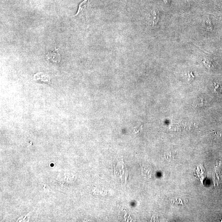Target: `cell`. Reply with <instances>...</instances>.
I'll return each mask as SVG.
<instances>
[{
  "mask_svg": "<svg viewBox=\"0 0 222 222\" xmlns=\"http://www.w3.org/2000/svg\"><path fill=\"white\" fill-rule=\"evenodd\" d=\"M89 10V0H84L79 5L78 12L73 17H83L86 21H87Z\"/></svg>",
  "mask_w": 222,
  "mask_h": 222,
  "instance_id": "cell-1",
  "label": "cell"
},
{
  "mask_svg": "<svg viewBox=\"0 0 222 222\" xmlns=\"http://www.w3.org/2000/svg\"><path fill=\"white\" fill-rule=\"evenodd\" d=\"M147 19L151 26H154L157 25L160 19L159 10L155 8L149 10L147 14Z\"/></svg>",
  "mask_w": 222,
  "mask_h": 222,
  "instance_id": "cell-2",
  "label": "cell"
},
{
  "mask_svg": "<svg viewBox=\"0 0 222 222\" xmlns=\"http://www.w3.org/2000/svg\"><path fill=\"white\" fill-rule=\"evenodd\" d=\"M48 59L53 62L59 63L61 61V56L59 53V49L55 48V50L52 52H49L46 54Z\"/></svg>",
  "mask_w": 222,
  "mask_h": 222,
  "instance_id": "cell-3",
  "label": "cell"
},
{
  "mask_svg": "<svg viewBox=\"0 0 222 222\" xmlns=\"http://www.w3.org/2000/svg\"><path fill=\"white\" fill-rule=\"evenodd\" d=\"M196 172L197 177L202 183L205 177V173L204 168H203V167L201 166H199L197 168Z\"/></svg>",
  "mask_w": 222,
  "mask_h": 222,
  "instance_id": "cell-4",
  "label": "cell"
},
{
  "mask_svg": "<svg viewBox=\"0 0 222 222\" xmlns=\"http://www.w3.org/2000/svg\"><path fill=\"white\" fill-rule=\"evenodd\" d=\"M210 21L209 20H207L205 21V27L207 29V30H211V25Z\"/></svg>",
  "mask_w": 222,
  "mask_h": 222,
  "instance_id": "cell-5",
  "label": "cell"
},
{
  "mask_svg": "<svg viewBox=\"0 0 222 222\" xmlns=\"http://www.w3.org/2000/svg\"><path fill=\"white\" fill-rule=\"evenodd\" d=\"M163 1L164 2L166 3H168V2H169V0H163Z\"/></svg>",
  "mask_w": 222,
  "mask_h": 222,
  "instance_id": "cell-6",
  "label": "cell"
}]
</instances>
